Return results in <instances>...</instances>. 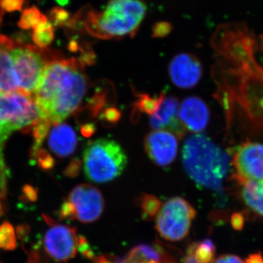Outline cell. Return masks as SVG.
Masks as SVG:
<instances>
[{
  "instance_id": "cell-36",
  "label": "cell",
  "mask_w": 263,
  "mask_h": 263,
  "mask_svg": "<svg viewBox=\"0 0 263 263\" xmlns=\"http://www.w3.org/2000/svg\"><path fill=\"white\" fill-rule=\"evenodd\" d=\"M0 263H3V262H1V260H0Z\"/></svg>"
},
{
  "instance_id": "cell-5",
  "label": "cell",
  "mask_w": 263,
  "mask_h": 263,
  "mask_svg": "<svg viewBox=\"0 0 263 263\" xmlns=\"http://www.w3.org/2000/svg\"><path fill=\"white\" fill-rule=\"evenodd\" d=\"M41 119V110L32 95L20 91L0 92V190L3 195L6 186L5 142L15 131L32 130Z\"/></svg>"
},
{
  "instance_id": "cell-12",
  "label": "cell",
  "mask_w": 263,
  "mask_h": 263,
  "mask_svg": "<svg viewBox=\"0 0 263 263\" xmlns=\"http://www.w3.org/2000/svg\"><path fill=\"white\" fill-rule=\"evenodd\" d=\"M179 109V100L176 97L161 93L158 105L149 117L151 127L155 130L171 132L181 139L186 129L180 120Z\"/></svg>"
},
{
  "instance_id": "cell-24",
  "label": "cell",
  "mask_w": 263,
  "mask_h": 263,
  "mask_svg": "<svg viewBox=\"0 0 263 263\" xmlns=\"http://www.w3.org/2000/svg\"><path fill=\"white\" fill-rule=\"evenodd\" d=\"M17 239L15 230L9 222L0 224V248L11 251L16 248Z\"/></svg>"
},
{
  "instance_id": "cell-13",
  "label": "cell",
  "mask_w": 263,
  "mask_h": 263,
  "mask_svg": "<svg viewBox=\"0 0 263 263\" xmlns=\"http://www.w3.org/2000/svg\"><path fill=\"white\" fill-rule=\"evenodd\" d=\"M177 138L168 131L154 130L146 136L144 148L148 157L157 165L166 167L174 162L177 155Z\"/></svg>"
},
{
  "instance_id": "cell-14",
  "label": "cell",
  "mask_w": 263,
  "mask_h": 263,
  "mask_svg": "<svg viewBox=\"0 0 263 263\" xmlns=\"http://www.w3.org/2000/svg\"><path fill=\"white\" fill-rule=\"evenodd\" d=\"M171 80L181 89H191L196 86L202 76V66L196 56L190 53H180L169 64Z\"/></svg>"
},
{
  "instance_id": "cell-31",
  "label": "cell",
  "mask_w": 263,
  "mask_h": 263,
  "mask_svg": "<svg viewBox=\"0 0 263 263\" xmlns=\"http://www.w3.org/2000/svg\"><path fill=\"white\" fill-rule=\"evenodd\" d=\"M95 263H115L114 262H112L111 260H110V259L105 258V257H100V258H98L97 259L96 261H95Z\"/></svg>"
},
{
  "instance_id": "cell-18",
  "label": "cell",
  "mask_w": 263,
  "mask_h": 263,
  "mask_svg": "<svg viewBox=\"0 0 263 263\" xmlns=\"http://www.w3.org/2000/svg\"><path fill=\"white\" fill-rule=\"evenodd\" d=\"M122 263H173L163 249L159 245L146 243L136 246L131 249Z\"/></svg>"
},
{
  "instance_id": "cell-19",
  "label": "cell",
  "mask_w": 263,
  "mask_h": 263,
  "mask_svg": "<svg viewBox=\"0 0 263 263\" xmlns=\"http://www.w3.org/2000/svg\"><path fill=\"white\" fill-rule=\"evenodd\" d=\"M240 196L254 215L263 219V180L240 185Z\"/></svg>"
},
{
  "instance_id": "cell-27",
  "label": "cell",
  "mask_w": 263,
  "mask_h": 263,
  "mask_svg": "<svg viewBox=\"0 0 263 263\" xmlns=\"http://www.w3.org/2000/svg\"><path fill=\"white\" fill-rule=\"evenodd\" d=\"M24 0H0V8L6 12H14L22 10Z\"/></svg>"
},
{
  "instance_id": "cell-16",
  "label": "cell",
  "mask_w": 263,
  "mask_h": 263,
  "mask_svg": "<svg viewBox=\"0 0 263 263\" xmlns=\"http://www.w3.org/2000/svg\"><path fill=\"white\" fill-rule=\"evenodd\" d=\"M46 138L48 148L59 157H67L74 153L78 144L75 130L65 123L51 124Z\"/></svg>"
},
{
  "instance_id": "cell-32",
  "label": "cell",
  "mask_w": 263,
  "mask_h": 263,
  "mask_svg": "<svg viewBox=\"0 0 263 263\" xmlns=\"http://www.w3.org/2000/svg\"><path fill=\"white\" fill-rule=\"evenodd\" d=\"M29 263H40L39 258H38L37 255L33 256V257H31L30 261H29Z\"/></svg>"
},
{
  "instance_id": "cell-9",
  "label": "cell",
  "mask_w": 263,
  "mask_h": 263,
  "mask_svg": "<svg viewBox=\"0 0 263 263\" xmlns=\"http://www.w3.org/2000/svg\"><path fill=\"white\" fill-rule=\"evenodd\" d=\"M105 209L103 194L92 185H78L69 194L60 209V218L75 219L85 224L100 219Z\"/></svg>"
},
{
  "instance_id": "cell-23",
  "label": "cell",
  "mask_w": 263,
  "mask_h": 263,
  "mask_svg": "<svg viewBox=\"0 0 263 263\" xmlns=\"http://www.w3.org/2000/svg\"><path fill=\"white\" fill-rule=\"evenodd\" d=\"M46 21H48L47 17L42 14L37 8L32 7L24 10L19 20L18 26L20 28L26 30L33 29L37 24Z\"/></svg>"
},
{
  "instance_id": "cell-20",
  "label": "cell",
  "mask_w": 263,
  "mask_h": 263,
  "mask_svg": "<svg viewBox=\"0 0 263 263\" xmlns=\"http://www.w3.org/2000/svg\"><path fill=\"white\" fill-rule=\"evenodd\" d=\"M216 246L210 239L195 242L189 246L182 263H213L215 260Z\"/></svg>"
},
{
  "instance_id": "cell-30",
  "label": "cell",
  "mask_w": 263,
  "mask_h": 263,
  "mask_svg": "<svg viewBox=\"0 0 263 263\" xmlns=\"http://www.w3.org/2000/svg\"><path fill=\"white\" fill-rule=\"evenodd\" d=\"M245 263H263V255L261 252L249 254Z\"/></svg>"
},
{
  "instance_id": "cell-25",
  "label": "cell",
  "mask_w": 263,
  "mask_h": 263,
  "mask_svg": "<svg viewBox=\"0 0 263 263\" xmlns=\"http://www.w3.org/2000/svg\"><path fill=\"white\" fill-rule=\"evenodd\" d=\"M50 16H51V23L57 27L65 26L70 21V13L61 8H53L50 13Z\"/></svg>"
},
{
  "instance_id": "cell-21",
  "label": "cell",
  "mask_w": 263,
  "mask_h": 263,
  "mask_svg": "<svg viewBox=\"0 0 263 263\" xmlns=\"http://www.w3.org/2000/svg\"><path fill=\"white\" fill-rule=\"evenodd\" d=\"M54 39V29L51 22H41L33 28L32 40L37 47L45 48Z\"/></svg>"
},
{
  "instance_id": "cell-6",
  "label": "cell",
  "mask_w": 263,
  "mask_h": 263,
  "mask_svg": "<svg viewBox=\"0 0 263 263\" xmlns=\"http://www.w3.org/2000/svg\"><path fill=\"white\" fill-rule=\"evenodd\" d=\"M127 163V156L122 146L108 138L89 142L83 155L85 176L95 183H107L117 179Z\"/></svg>"
},
{
  "instance_id": "cell-22",
  "label": "cell",
  "mask_w": 263,
  "mask_h": 263,
  "mask_svg": "<svg viewBox=\"0 0 263 263\" xmlns=\"http://www.w3.org/2000/svg\"><path fill=\"white\" fill-rule=\"evenodd\" d=\"M138 205L141 208L142 216L145 220L155 219L160 212L162 203L154 195L144 194L138 199Z\"/></svg>"
},
{
  "instance_id": "cell-4",
  "label": "cell",
  "mask_w": 263,
  "mask_h": 263,
  "mask_svg": "<svg viewBox=\"0 0 263 263\" xmlns=\"http://www.w3.org/2000/svg\"><path fill=\"white\" fill-rule=\"evenodd\" d=\"M146 14L143 0H109L103 11L88 10L83 26L90 35L98 39L134 37Z\"/></svg>"
},
{
  "instance_id": "cell-8",
  "label": "cell",
  "mask_w": 263,
  "mask_h": 263,
  "mask_svg": "<svg viewBox=\"0 0 263 263\" xmlns=\"http://www.w3.org/2000/svg\"><path fill=\"white\" fill-rule=\"evenodd\" d=\"M196 211L181 197H174L162 204L155 218V228L163 239L178 242L187 236Z\"/></svg>"
},
{
  "instance_id": "cell-15",
  "label": "cell",
  "mask_w": 263,
  "mask_h": 263,
  "mask_svg": "<svg viewBox=\"0 0 263 263\" xmlns=\"http://www.w3.org/2000/svg\"><path fill=\"white\" fill-rule=\"evenodd\" d=\"M179 117L185 129L199 133L207 127L210 111L202 99L192 96L183 100L180 106Z\"/></svg>"
},
{
  "instance_id": "cell-33",
  "label": "cell",
  "mask_w": 263,
  "mask_h": 263,
  "mask_svg": "<svg viewBox=\"0 0 263 263\" xmlns=\"http://www.w3.org/2000/svg\"><path fill=\"white\" fill-rule=\"evenodd\" d=\"M70 0H57V3L59 5H62V6H65L69 3Z\"/></svg>"
},
{
  "instance_id": "cell-7",
  "label": "cell",
  "mask_w": 263,
  "mask_h": 263,
  "mask_svg": "<svg viewBox=\"0 0 263 263\" xmlns=\"http://www.w3.org/2000/svg\"><path fill=\"white\" fill-rule=\"evenodd\" d=\"M12 53L18 91L33 96L48 62L55 53L15 41H13Z\"/></svg>"
},
{
  "instance_id": "cell-2",
  "label": "cell",
  "mask_w": 263,
  "mask_h": 263,
  "mask_svg": "<svg viewBox=\"0 0 263 263\" xmlns=\"http://www.w3.org/2000/svg\"><path fill=\"white\" fill-rule=\"evenodd\" d=\"M88 87L84 62L55 53L48 62L33 98L43 119L58 124L80 108Z\"/></svg>"
},
{
  "instance_id": "cell-34",
  "label": "cell",
  "mask_w": 263,
  "mask_h": 263,
  "mask_svg": "<svg viewBox=\"0 0 263 263\" xmlns=\"http://www.w3.org/2000/svg\"><path fill=\"white\" fill-rule=\"evenodd\" d=\"M3 10L0 8V24H1L2 19H3Z\"/></svg>"
},
{
  "instance_id": "cell-1",
  "label": "cell",
  "mask_w": 263,
  "mask_h": 263,
  "mask_svg": "<svg viewBox=\"0 0 263 263\" xmlns=\"http://www.w3.org/2000/svg\"><path fill=\"white\" fill-rule=\"evenodd\" d=\"M212 46L228 128L247 141H263V34L243 23L221 24Z\"/></svg>"
},
{
  "instance_id": "cell-3",
  "label": "cell",
  "mask_w": 263,
  "mask_h": 263,
  "mask_svg": "<svg viewBox=\"0 0 263 263\" xmlns=\"http://www.w3.org/2000/svg\"><path fill=\"white\" fill-rule=\"evenodd\" d=\"M229 154L205 135L196 133L185 141L182 148L183 167L200 188L223 197L224 180L230 170Z\"/></svg>"
},
{
  "instance_id": "cell-26",
  "label": "cell",
  "mask_w": 263,
  "mask_h": 263,
  "mask_svg": "<svg viewBox=\"0 0 263 263\" xmlns=\"http://www.w3.org/2000/svg\"><path fill=\"white\" fill-rule=\"evenodd\" d=\"M173 30L172 24L168 22L162 21L154 24L152 27V37L163 38L167 37Z\"/></svg>"
},
{
  "instance_id": "cell-10",
  "label": "cell",
  "mask_w": 263,
  "mask_h": 263,
  "mask_svg": "<svg viewBox=\"0 0 263 263\" xmlns=\"http://www.w3.org/2000/svg\"><path fill=\"white\" fill-rule=\"evenodd\" d=\"M230 168L232 179L238 186L263 180V143L242 142L235 148Z\"/></svg>"
},
{
  "instance_id": "cell-17",
  "label": "cell",
  "mask_w": 263,
  "mask_h": 263,
  "mask_svg": "<svg viewBox=\"0 0 263 263\" xmlns=\"http://www.w3.org/2000/svg\"><path fill=\"white\" fill-rule=\"evenodd\" d=\"M13 40L0 35V92L19 91L12 53Z\"/></svg>"
},
{
  "instance_id": "cell-35",
  "label": "cell",
  "mask_w": 263,
  "mask_h": 263,
  "mask_svg": "<svg viewBox=\"0 0 263 263\" xmlns=\"http://www.w3.org/2000/svg\"><path fill=\"white\" fill-rule=\"evenodd\" d=\"M1 213H2V209H1V206H0V214H1Z\"/></svg>"
},
{
  "instance_id": "cell-28",
  "label": "cell",
  "mask_w": 263,
  "mask_h": 263,
  "mask_svg": "<svg viewBox=\"0 0 263 263\" xmlns=\"http://www.w3.org/2000/svg\"><path fill=\"white\" fill-rule=\"evenodd\" d=\"M246 214L243 212H235L230 217V224L232 228L237 231H241L245 228Z\"/></svg>"
},
{
  "instance_id": "cell-11",
  "label": "cell",
  "mask_w": 263,
  "mask_h": 263,
  "mask_svg": "<svg viewBox=\"0 0 263 263\" xmlns=\"http://www.w3.org/2000/svg\"><path fill=\"white\" fill-rule=\"evenodd\" d=\"M49 224L44 237V249L52 259L60 262H66L76 257L79 252L81 236L75 228L53 222L46 219Z\"/></svg>"
},
{
  "instance_id": "cell-29",
  "label": "cell",
  "mask_w": 263,
  "mask_h": 263,
  "mask_svg": "<svg viewBox=\"0 0 263 263\" xmlns=\"http://www.w3.org/2000/svg\"><path fill=\"white\" fill-rule=\"evenodd\" d=\"M213 263H245L243 259L235 254H223L219 256Z\"/></svg>"
}]
</instances>
